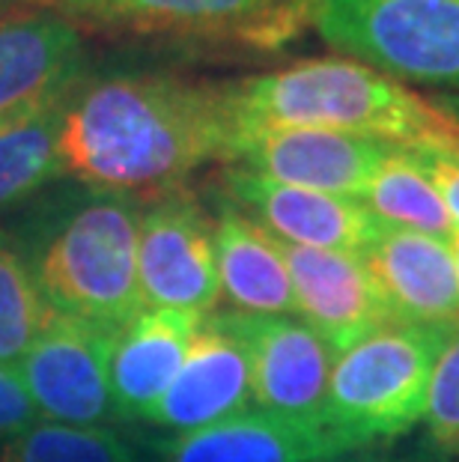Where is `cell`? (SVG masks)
Masks as SVG:
<instances>
[{
    "instance_id": "1",
    "label": "cell",
    "mask_w": 459,
    "mask_h": 462,
    "mask_svg": "<svg viewBox=\"0 0 459 462\" xmlns=\"http://www.w3.org/2000/svg\"><path fill=\"white\" fill-rule=\"evenodd\" d=\"M230 143L224 84L168 69L87 66L60 99V171L87 189L159 198Z\"/></svg>"
},
{
    "instance_id": "2",
    "label": "cell",
    "mask_w": 459,
    "mask_h": 462,
    "mask_svg": "<svg viewBox=\"0 0 459 462\" xmlns=\"http://www.w3.org/2000/svg\"><path fill=\"white\" fill-rule=\"evenodd\" d=\"M224 96L233 141L257 129H326L397 146L459 141L451 114L349 57H308L224 81Z\"/></svg>"
},
{
    "instance_id": "3",
    "label": "cell",
    "mask_w": 459,
    "mask_h": 462,
    "mask_svg": "<svg viewBox=\"0 0 459 462\" xmlns=\"http://www.w3.org/2000/svg\"><path fill=\"white\" fill-rule=\"evenodd\" d=\"M138 227V198L78 185L42 198L13 233L51 310L120 331L143 310Z\"/></svg>"
},
{
    "instance_id": "4",
    "label": "cell",
    "mask_w": 459,
    "mask_h": 462,
    "mask_svg": "<svg viewBox=\"0 0 459 462\" xmlns=\"http://www.w3.org/2000/svg\"><path fill=\"white\" fill-rule=\"evenodd\" d=\"M9 6L45 9L84 36L269 54L314 27L319 0H9Z\"/></svg>"
},
{
    "instance_id": "5",
    "label": "cell",
    "mask_w": 459,
    "mask_h": 462,
    "mask_svg": "<svg viewBox=\"0 0 459 462\" xmlns=\"http://www.w3.org/2000/svg\"><path fill=\"white\" fill-rule=\"evenodd\" d=\"M454 331L388 322L361 337L335 361L322 418L361 448L421 424L429 376Z\"/></svg>"
},
{
    "instance_id": "6",
    "label": "cell",
    "mask_w": 459,
    "mask_h": 462,
    "mask_svg": "<svg viewBox=\"0 0 459 462\" xmlns=\"http://www.w3.org/2000/svg\"><path fill=\"white\" fill-rule=\"evenodd\" d=\"M314 31L394 81L459 87V0H319Z\"/></svg>"
},
{
    "instance_id": "7",
    "label": "cell",
    "mask_w": 459,
    "mask_h": 462,
    "mask_svg": "<svg viewBox=\"0 0 459 462\" xmlns=\"http://www.w3.org/2000/svg\"><path fill=\"white\" fill-rule=\"evenodd\" d=\"M138 283L143 308L209 313L218 301L212 215L188 189L141 200Z\"/></svg>"
},
{
    "instance_id": "8",
    "label": "cell",
    "mask_w": 459,
    "mask_h": 462,
    "mask_svg": "<svg viewBox=\"0 0 459 462\" xmlns=\"http://www.w3.org/2000/svg\"><path fill=\"white\" fill-rule=\"evenodd\" d=\"M227 331L242 340L251 361V400L257 409L292 418H319L337 352L289 313L212 310Z\"/></svg>"
},
{
    "instance_id": "9",
    "label": "cell",
    "mask_w": 459,
    "mask_h": 462,
    "mask_svg": "<svg viewBox=\"0 0 459 462\" xmlns=\"http://www.w3.org/2000/svg\"><path fill=\"white\" fill-rule=\"evenodd\" d=\"M116 331L69 313H51L22 361V379L36 409L57 424L99 427L114 420L111 364Z\"/></svg>"
},
{
    "instance_id": "10",
    "label": "cell",
    "mask_w": 459,
    "mask_h": 462,
    "mask_svg": "<svg viewBox=\"0 0 459 462\" xmlns=\"http://www.w3.org/2000/svg\"><path fill=\"white\" fill-rule=\"evenodd\" d=\"M397 143L326 129H257L239 134L224 164L283 185L361 200Z\"/></svg>"
},
{
    "instance_id": "11",
    "label": "cell",
    "mask_w": 459,
    "mask_h": 462,
    "mask_svg": "<svg viewBox=\"0 0 459 462\" xmlns=\"http://www.w3.org/2000/svg\"><path fill=\"white\" fill-rule=\"evenodd\" d=\"M221 194L278 242L298 248L346 251L364 257L385 230V224L355 198L283 185L230 164L221 173Z\"/></svg>"
},
{
    "instance_id": "12",
    "label": "cell",
    "mask_w": 459,
    "mask_h": 462,
    "mask_svg": "<svg viewBox=\"0 0 459 462\" xmlns=\"http://www.w3.org/2000/svg\"><path fill=\"white\" fill-rule=\"evenodd\" d=\"M152 462H326L361 450L326 418L245 409L218 424L177 432L150 445Z\"/></svg>"
},
{
    "instance_id": "13",
    "label": "cell",
    "mask_w": 459,
    "mask_h": 462,
    "mask_svg": "<svg viewBox=\"0 0 459 462\" xmlns=\"http://www.w3.org/2000/svg\"><path fill=\"white\" fill-rule=\"evenodd\" d=\"M298 317L314 326L335 352H346L361 337L388 326L390 310L361 254L298 248L280 242Z\"/></svg>"
},
{
    "instance_id": "14",
    "label": "cell",
    "mask_w": 459,
    "mask_h": 462,
    "mask_svg": "<svg viewBox=\"0 0 459 462\" xmlns=\"http://www.w3.org/2000/svg\"><path fill=\"white\" fill-rule=\"evenodd\" d=\"M87 39L45 9L0 18V125L39 105L63 99L87 72Z\"/></svg>"
},
{
    "instance_id": "15",
    "label": "cell",
    "mask_w": 459,
    "mask_h": 462,
    "mask_svg": "<svg viewBox=\"0 0 459 462\" xmlns=\"http://www.w3.org/2000/svg\"><path fill=\"white\" fill-rule=\"evenodd\" d=\"M251 406V361L242 340L203 313L177 379L164 391L146 424L173 432H191L227 420Z\"/></svg>"
},
{
    "instance_id": "16",
    "label": "cell",
    "mask_w": 459,
    "mask_h": 462,
    "mask_svg": "<svg viewBox=\"0 0 459 462\" xmlns=\"http://www.w3.org/2000/svg\"><path fill=\"white\" fill-rule=\"evenodd\" d=\"M364 260L394 322L459 328V278L451 242L385 227Z\"/></svg>"
},
{
    "instance_id": "17",
    "label": "cell",
    "mask_w": 459,
    "mask_h": 462,
    "mask_svg": "<svg viewBox=\"0 0 459 462\" xmlns=\"http://www.w3.org/2000/svg\"><path fill=\"white\" fill-rule=\"evenodd\" d=\"M203 313L143 308L114 337L107 382L114 415L120 420H146L170 382L177 379Z\"/></svg>"
},
{
    "instance_id": "18",
    "label": "cell",
    "mask_w": 459,
    "mask_h": 462,
    "mask_svg": "<svg viewBox=\"0 0 459 462\" xmlns=\"http://www.w3.org/2000/svg\"><path fill=\"white\" fill-rule=\"evenodd\" d=\"M215 263L221 292L245 313H298L280 242L224 194H215Z\"/></svg>"
},
{
    "instance_id": "19",
    "label": "cell",
    "mask_w": 459,
    "mask_h": 462,
    "mask_svg": "<svg viewBox=\"0 0 459 462\" xmlns=\"http://www.w3.org/2000/svg\"><path fill=\"white\" fill-rule=\"evenodd\" d=\"M60 176V99L0 125V215L31 203Z\"/></svg>"
},
{
    "instance_id": "20",
    "label": "cell",
    "mask_w": 459,
    "mask_h": 462,
    "mask_svg": "<svg viewBox=\"0 0 459 462\" xmlns=\"http://www.w3.org/2000/svg\"><path fill=\"white\" fill-rule=\"evenodd\" d=\"M361 203L385 227L415 230L442 242H451L456 233L442 194L429 180L424 164L418 162L412 146H394L388 152V159L376 167Z\"/></svg>"
},
{
    "instance_id": "21",
    "label": "cell",
    "mask_w": 459,
    "mask_h": 462,
    "mask_svg": "<svg viewBox=\"0 0 459 462\" xmlns=\"http://www.w3.org/2000/svg\"><path fill=\"white\" fill-rule=\"evenodd\" d=\"M31 260L13 227H0V364H22L51 317Z\"/></svg>"
},
{
    "instance_id": "22",
    "label": "cell",
    "mask_w": 459,
    "mask_h": 462,
    "mask_svg": "<svg viewBox=\"0 0 459 462\" xmlns=\"http://www.w3.org/2000/svg\"><path fill=\"white\" fill-rule=\"evenodd\" d=\"M0 462H143L141 450L111 427L36 420L0 445Z\"/></svg>"
},
{
    "instance_id": "23",
    "label": "cell",
    "mask_w": 459,
    "mask_h": 462,
    "mask_svg": "<svg viewBox=\"0 0 459 462\" xmlns=\"http://www.w3.org/2000/svg\"><path fill=\"white\" fill-rule=\"evenodd\" d=\"M427 441L436 454L459 457V328L447 337L429 376L424 406Z\"/></svg>"
},
{
    "instance_id": "24",
    "label": "cell",
    "mask_w": 459,
    "mask_h": 462,
    "mask_svg": "<svg viewBox=\"0 0 459 462\" xmlns=\"http://www.w3.org/2000/svg\"><path fill=\"white\" fill-rule=\"evenodd\" d=\"M412 152L424 164L429 180L436 182V189L445 200V209L451 215L454 227L459 230V141L412 146Z\"/></svg>"
},
{
    "instance_id": "25",
    "label": "cell",
    "mask_w": 459,
    "mask_h": 462,
    "mask_svg": "<svg viewBox=\"0 0 459 462\" xmlns=\"http://www.w3.org/2000/svg\"><path fill=\"white\" fill-rule=\"evenodd\" d=\"M36 402L27 394L22 373L0 364V445L36 424Z\"/></svg>"
},
{
    "instance_id": "26",
    "label": "cell",
    "mask_w": 459,
    "mask_h": 462,
    "mask_svg": "<svg viewBox=\"0 0 459 462\" xmlns=\"http://www.w3.org/2000/svg\"><path fill=\"white\" fill-rule=\"evenodd\" d=\"M326 462H433V459L424 454H385V450H376V448H361V450H349V454L326 459Z\"/></svg>"
},
{
    "instance_id": "27",
    "label": "cell",
    "mask_w": 459,
    "mask_h": 462,
    "mask_svg": "<svg viewBox=\"0 0 459 462\" xmlns=\"http://www.w3.org/2000/svg\"><path fill=\"white\" fill-rule=\"evenodd\" d=\"M451 254H454V263H456V278H459V230L454 233V239H451Z\"/></svg>"
},
{
    "instance_id": "28",
    "label": "cell",
    "mask_w": 459,
    "mask_h": 462,
    "mask_svg": "<svg viewBox=\"0 0 459 462\" xmlns=\"http://www.w3.org/2000/svg\"><path fill=\"white\" fill-rule=\"evenodd\" d=\"M9 13H15V9L9 6V0H0V18H4V15H9Z\"/></svg>"
}]
</instances>
